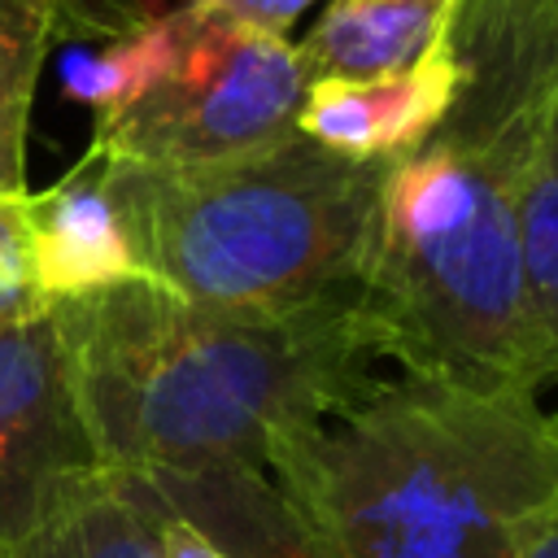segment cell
<instances>
[{
    "label": "cell",
    "mask_w": 558,
    "mask_h": 558,
    "mask_svg": "<svg viewBox=\"0 0 558 558\" xmlns=\"http://www.w3.org/2000/svg\"><path fill=\"white\" fill-rule=\"evenodd\" d=\"M458 92L379 187L362 314L401 375L541 392L523 196L558 87V0H458Z\"/></svg>",
    "instance_id": "obj_1"
},
{
    "label": "cell",
    "mask_w": 558,
    "mask_h": 558,
    "mask_svg": "<svg viewBox=\"0 0 558 558\" xmlns=\"http://www.w3.org/2000/svg\"><path fill=\"white\" fill-rule=\"evenodd\" d=\"M52 310L87 432L118 475L266 471L279 432L349 410L379 362L357 296L248 314L140 275Z\"/></svg>",
    "instance_id": "obj_2"
},
{
    "label": "cell",
    "mask_w": 558,
    "mask_h": 558,
    "mask_svg": "<svg viewBox=\"0 0 558 558\" xmlns=\"http://www.w3.org/2000/svg\"><path fill=\"white\" fill-rule=\"evenodd\" d=\"M266 471L336 558H514L519 519L558 493V440L532 392L392 375L279 432Z\"/></svg>",
    "instance_id": "obj_3"
},
{
    "label": "cell",
    "mask_w": 558,
    "mask_h": 558,
    "mask_svg": "<svg viewBox=\"0 0 558 558\" xmlns=\"http://www.w3.org/2000/svg\"><path fill=\"white\" fill-rule=\"evenodd\" d=\"M384 174L388 161L331 153L301 131L187 170L109 161L140 275L183 301L248 314L362 296Z\"/></svg>",
    "instance_id": "obj_4"
},
{
    "label": "cell",
    "mask_w": 558,
    "mask_h": 558,
    "mask_svg": "<svg viewBox=\"0 0 558 558\" xmlns=\"http://www.w3.org/2000/svg\"><path fill=\"white\" fill-rule=\"evenodd\" d=\"M301 92L305 74L288 35L192 9V31L170 74L96 126L92 144L109 161L140 170L214 166L292 135Z\"/></svg>",
    "instance_id": "obj_5"
},
{
    "label": "cell",
    "mask_w": 558,
    "mask_h": 558,
    "mask_svg": "<svg viewBox=\"0 0 558 558\" xmlns=\"http://www.w3.org/2000/svg\"><path fill=\"white\" fill-rule=\"evenodd\" d=\"M96 475L105 462L48 310L0 336V554L35 536Z\"/></svg>",
    "instance_id": "obj_6"
},
{
    "label": "cell",
    "mask_w": 558,
    "mask_h": 558,
    "mask_svg": "<svg viewBox=\"0 0 558 558\" xmlns=\"http://www.w3.org/2000/svg\"><path fill=\"white\" fill-rule=\"evenodd\" d=\"M22 209L35 283L48 305H70L122 279H140V262L113 201L109 157L96 144H87L52 187L26 192Z\"/></svg>",
    "instance_id": "obj_7"
},
{
    "label": "cell",
    "mask_w": 558,
    "mask_h": 558,
    "mask_svg": "<svg viewBox=\"0 0 558 558\" xmlns=\"http://www.w3.org/2000/svg\"><path fill=\"white\" fill-rule=\"evenodd\" d=\"M453 92L458 57L445 35L440 48L418 57L414 65L371 78L305 83L296 105V131L357 161H397L445 118Z\"/></svg>",
    "instance_id": "obj_8"
},
{
    "label": "cell",
    "mask_w": 558,
    "mask_h": 558,
    "mask_svg": "<svg viewBox=\"0 0 558 558\" xmlns=\"http://www.w3.org/2000/svg\"><path fill=\"white\" fill-rule=\"evenodd\" d=\"M144 480L170 514L201 527L231 558H336L327 541L283 501L266 471L214 466Z\"/></svg>",
    "instance_id": "obj_9"
},
{
    "label": "cell",
    "mask_w": 558,
    "mask_h": 558,
    "mask_svg": "<svg viewBox=\"0 0 558 558\" xmlns=\"http://www.w3.org/2000/svg\"><path fill=\"white\" fill-rule=\"evenodd\" d=\"M458 0H327L296 44L305 83L371 78L436 52Z\"/></svg>",
    "instance_id": "obj_10"
},
{
    "label": "cell",
    "mask_w": 558,
    "mask_h": 558,
    "mask_svg": "<svg viewBox=\"0 0 558 558\" xmlns=\"http://www.w3.org/2000/svg\"><path fill=\"white\" fill-rule=\"evenodd\" d=\"M0 558H166V506L144 475H96Z\"/></svg>",
    "instance_id": "obj_11"
},
{
    "label": "cell",
    "mask_w": 558,
    "mask_h": 558,
    "mask_svg": "<svg viewBox=\"0 0 558 558\" xmlns=\"http://www.w3.org/2000/svg\"><path fill=\"white\" fill-rule=\"evenodd\" d=\"M187 31H192L187 4L148 13L140 26L113 35V39L65 52L61 87H65V96H74L78 105L92 109L96 126H105L170 74V65L183 52Z\"/></svg>",
    "instance_id": "obj_12"
},
{
    "label": "cell",
    "mask_w": 558,
    "mask_h": 558,
    "mask_svg": "<svg viewBox=\"0 0 558 558\" xmlns=\"http://www.w3.org/2000/svg\"><path fill=\"white\" fill-rule=\"evenodd\" d=\"M61 39L48 0H0V192H26V122L52 44Z\"/></svg>",
    "instance_id": "obj_13"
},
{
    "label": "cell",
    "mask_w": 558,
    "mask_h": 558,
    "mask_svg": "<svg viewBox=\"0 0 558 558\" xmlns=\"http://www.w3.org/2000/svg\"><path fill=\"white\" fill-rule=\"evenodd\" d=\"M523 283L545 384H558V87L545 109V131L523 196Z\"/></svg>",
    "instance_id": "obj_14"
},
{
    "label": "cell",
    "mask_w": 558,
    "mask_h": 558,
    "mask_svg": "<svg viewBox=\"0 0 558 558\" xmlns=\"http://www.w3.org/2000/svg\"><path fill=\"white\" fill-rule=\"evenodd\" d=\"M22 196L0 192V336L48 314L52 305L44 301L35 283V262H31V235H26V209Z\"/></svg>",
    "instance_id": "obj_15"
},
{
    "label": "cell",
    "mask_w": 558,
    "mask_h": 558,
    "mask_svg": "<svg viewBox=\"0 0 558 558\" xmlns=\"http://www.w3.org/2000/svg\"><path fill=\"white\" fill-rule=\"evenodd\" d=\"M57 9L61 39L74 44H100L131 26H140L148 13H157L148 0H48Z\"/></svg>",
    "instance_id": "obj_16"
},
{
    "label": "cell",
    "mask_w": 558,
    "mask_h": 558,
    "mask_svg": "<svg viewBox=\"0 0 558 558\" xmlns=\"http://www.w3.org/2000/svg\"><path fill=\"white\" fill-rule=\"evenodd\" d=\"M192 9L201 13H214V17H227V22H240V26H257V31H270V35H288L296 26V17L314 4V0H187Z\"/></svg>",
    "instance_id": "obj_17"
},
{
    "label": "cell",
    "mask_w": 558,
    "mask_h": 558,
    "mask_svg": "<svg viewBox=\"0 0 558 558\" xmlns=\"http://www.w3.org/2000/svg\"><path fill=\"white\" fill-rule=\"evenodd\" d=\"M514 558H558V493L519 519Z\"/></svg>",
    "instance_id": "obj_18"
},
{
    "label": "cell",
    "mask_w": 558,
    "mask_h": 558,
    "mask_svg": "<svg viewBox=\"0 0 558 558\" xmlns=\"http://www.w3.org/2000/svg\"><path fill=\"white\" fill-rule=\"evenodd\" d=\"M166 558H231V554L218 549L201 527L166 510Z\"/></svg>",
    "instance_id": "obj_19"
},
{
    "label": "cell",
    "mask_w": 558,
    "mask_h": 558,
    "mask_svg": "<svg viewBox=\"0 0 558 558\" xmlns=\"http://www.w3.org/2000/svg\"><path fill=\"white\" fill-rule=\"evenodd\" d=\"M549 432H554V440H558V410L549 414Z\"/></svg>",
    "instance_id": "obj_20"
}]
</instances>
